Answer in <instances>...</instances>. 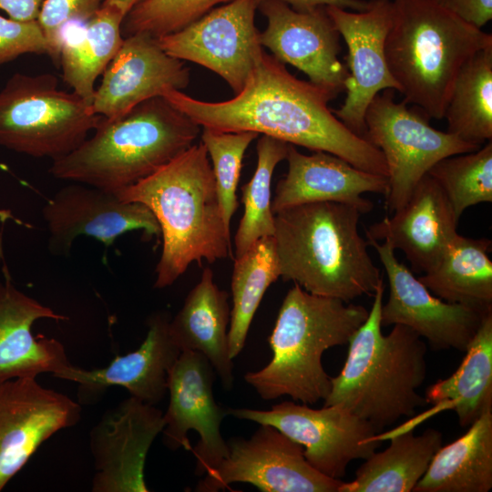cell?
Returning <instances> with one entry per match:
<instances>
[{
    "mask_svg": "<svg viewBox=\"0 0 492 492\" xmlns=\"http://www.w3.org/2000/svg\"><path fill=\"white\" fill-rule=\"evenodd\" d=\"M161 97L200 128L252 131L329 152L362 170L387 177L380 149L349 129L328 107L337 95L298 79L264 50L243 89L229 100L202 101L172 88Z\"/></svg>",
    "mask_w": 492,
    "mask_h": 492,
    "instance_id": "6da1fadb",
    "label": "cell"
},
{
    "mask_svg": "<svg viewBox=\"0 0 492 492\" xmlns=\"http://www.w3.org/2000/svg\"><path fill=\"white\" fill-rule=\"evenodd\" d=\"M116 194L154 214L162 236L154 287L173 284L192 262L213 263L231 255L215 179L202 142Z\"/></svg>",
    "mask_w": 492,
    "mask_h": 492,
    "instance_id": "7a4b0ae2",
    "label": "cell"
},
{
    "mask_svg": "<svg viewBox=\"0 0 492 492\" xmlns=\"http://www.w3.org/2000/svg\"><path fill=\"white\" fill-rule=\"evenodd\" d=\"M354 206L318 201L274 213L280 277L317 295L350 302L374 294L382 279L359 232Z\"/></svg>",
    "mask_w": 492,
    "mask_h": 492,
    "instance_id": "3957f363",
    "label": "cell"
},
{
    "mask_svg": "<svg viewBox=\"0 0 492 492\" xmlns=\"http://www.w3.org/2000/svg\"><path fill=\"white\" fill-rule=\"evenodd\" d=\"M384 286L380 280L364 323L350 338L346 361L331 377L323 405H339L367 421L376 432L427 405L418 394L426 376V344L407 326L382 333Z\"/></svg>",
    "mask_w": 492,
    "mask_h": 492,
    "instance_id": "277c9868",
    "label": "cell"
},
{
    "mask_svg": "<svg viewBox=\"0 0 492 492\" xmlns=\"http://www.w3.org/2000/svg\"><path fill=\"white\" fill-rule=\"evenodd\" d=\"M200 127L163 97L125 115L102 117L91 138L52 161L56 179L116 193L151 175L193 145Z\"/></svg>",
    "mask_w": 492,
    "mask_h": 492,
    "instance_id": "5b68a950",
    "label": "cell"
},
{
    "mask_svg": "<svg viewBox=\"0 0 492 492\" xmlns=\"http://www.w3.org/2000/svg\"><path fill=\"white\" fill-rule=\"evenodd\" d=\"M368 313L363 305L313 294L294 283L269 337L272 360L261 370L248 372L245 382L264 400L284 395L306 405L324 400L331 377L323 367V354L348 343Z\"/></svg>",
    "mask_w": 492,
    "mask_h": 492,
    "instance_id": "8992f818",
    "label": "cell"
},
{
    "mask_svg": "<svg viewBox=\"0 0 492 492\" xmlns=\"http://www.w3.org/2000/svg\"><path fill=\"white\" fill-rule=\"evenodd\" d=\"M384 52L389 70L404 101L428 118H444L462 67L492 46L484 32L435 0H394Z\"/></svg>",
    "mask_w": 492,
    "mask_h": 492,
    "instance_id": "52a82bcc",
    "label": "cell"
},
{
    "mask_svg": "<svg viewBox=\"0 0 492 492\" xmlns=\"http://www.w3.org/2000/svg\"><path fill=\"white\" fill-rule=\"evenodd\" d=\"M101 118L52 74L16 73L0 89V146L34 158L67 155Z\"/></svg>",
    "mask_w": 492,
    "mask_h": 492,
    "instance_id": "ba28073f",
    "label": "cell"
},
{
    "mask_svg": "<svg viewBox=\"0 0 492 492\" xmlns=\"http://www.w3.org/2000/svg\"><path fill=\"white\" fill-rule=\"evenodd\" d=\"M427 118L408 108L405 101L396 102L393 89L378 93L366 109L364 138L384 155L388 179L385 208L390 212L407 201L437 161L481 147L436 129Z\"/></svg>",
    "mask_w": 492,
    "mask_h": 492,
    "instance_id": "9c48e42d",
    "label": "cell"
},
{
    "mask_svg": "<svg viewBox=\"0 0 492 492\" xmlns=\"http://www.w3.org/2000/svg\"><path fill=\"white\" fill-rule=\"evenodd\" d=\"M228 415L269 425L303 447L307 462L323 475L344 477L347 466L366 459L381 446L375 429L365 420L339 405L320 409L282 402L270 410L227 408Z\"/></svg>",
    "mask_w": 492,
    "mask_h": 492,
    "instance_id": "30bf717a",
    "label": "cell"
},
{
    "mask_svg": "<svg viewBox=\"0 0 492 492\" xmlns=\"http://www.w3.org/2000/svg\"><path fill=\"white\" fill-rule=\"evenodd\" d=\"M228 454L195 487L217 492L232 483H249L262 492H338L343 481L328 477L305 459L302 445L269 425L248 439L231 437Z\"/></svg>",
    "mask_w": 492,
    "mask_h": 492,
    "instance_id": "8fae6325",
    "label": "cell"
},
{
    "mask_svg": "<svg viewBox=\"0 0 492 492\" xmlns=\"http://www.w3.org/2000/svg\"><path fill=\"white\" fill-rule=\"evenodd\" d=\"M257 8L255 0H232L156 41L169 56L218 74L236 95L263 51L255 26Z\"/></svg>",
    "mask_w": 492,
    "mask_h": 492,
    "instance_id": "7c38bea8",
    "label": "cell"
},
{
    "mask_svg": "<svg viewBox=\"0 0 492 492\" xmlns=\"http://www.w3.org/2000/svg\"><path fill=\"white\" fill-rule=\"evenodd\" d=\"M215 371L199 352L183 351L169 371V403L163 414V443L195 456V474L203 477L227 456L220 424L228 415L213 396Z\"/></svg>",
    "mask_w": 492,
    "mask_h": 492,
    "instance_id": "4fadbf2b",
    "label": "cell"
},
{
    "mask_svg": "<svg viewBox=\"0 0 492 492\" xmlns=\"http://www.w3.org/2000/svg\"><path fill=\"white\" fill-rule=\"evenodd\" d=\"M325 9L348 49L346 97L333 112L349 129L364 138V116L371 101L383 90H400L384 52L392 20V1L371 0L364 11L337 6H325Z\"/></svg>",
    "mask_w": 492,
    "mask_h": 492,
    "instance_id": "5bb4252c",
    "label": "cell"
},
{
    "mask_svg": "<svg viewBox=\"0 0 492 492\" xmlns=\"http://www.w3.org/2000/svg\"><path fill=\"white\" fill-rule=\"evenodd\" d=\"M367 241L375 249L389 284V297L381 310L382 326L402 324L426 339L435 350L466 352L485 313L435 296L398 261L389 243Z\"/></svg>",
    "mask_w": 492,
    "mask_h": 492,
    "instance_id": "9a60e30c",
    "label": "cell"
},
{
    "mask_svg": "<svg viewBox=\"0 0 492 492\" xmlns=\"http://www.w3.org/2000/svg\"><path fill=\"white\" fill-rule=\"evenodd\" d=\"M163 413L133 396L107 410L89 433L92 492H148L149 450L164 428Z\"/></svg>",
    "mask_w": 492,
    "mask_h": 492,
    "instance_id": "2e32d148",
    "label": "cell"
},
{
    "mask_svg": "<svg viewBox=\"0 0 492 492\" xmlns=\"http://www.w3.org/2000/svg\"><path fill=\"white\" fill-rule=\"evenodd\" d=\"M81 406L36 377L0 383V491L53 435L76 425Z\"/></svg>",
    "mask_w": 492,
    "mask_h": 492,
    "instance_id": "e0dca14e",
    "label": "cell"
},
{
    "mask_svg": "<svg viewBox=\"0 0 492 492\" xmlns=\"http://www.w3.org/2000/svg\"><path fill=\"white\" fill-rule=\"evenodd\" d=\"M42 214L49 232L48 249L55 255L67 254L80 235L106 246L134 230L160 235L159 225L146 205L122 200L116 193L79 182L60 189L46 201Z\"/></svg>",
    "mask_w": 492,
    "mask_h": 492,
    "instance_id": "ac0fdd59",
    "label": "cell"
},
{
    "mask_svg": "<svg viewBox=\"0 0 492 492\" xmlns=\"http://www.w3.org/2000/svg\"><path fill=\"white\" fill-rule=\"evenodd\" d=\"M267 19L260 33L262 46L282 64H290L309 81L338 95L344 91L346 65L338 58L340 33L325 6L297 11L287 4L269 0L258 5Z\"/></svg>",
    "mask_w": 492,
    "mask_h": 492,
    "instance_id": "d6986e66",
    "label": "cell"
},
{
    "mask_svg": "<svg viewBox=\"0 0 492 492\" xmlns=\"http://www.w3.org/2000/svg\"><path fill=\"white\" fill-rule=\"evenodd\" d=\"M169 321L166 313L150 315L140 346L104 368L86 370L69 364L53 376L77 384V402L82 405L96 404L109 387L120 386L130 396L156 405L168 393L169 371L181 353L170 336Z\"/></svg>",
    "mask_w": 492,
    "mask_h": 492,
    "instance_id": "ffe728a7",
    "label": "cell"
},
{
    "mask_svg": "<svg viewBox=\"0 0 492 492\" xmlns=\"http://www.w3.org/2000/svg\"><path fill=\"white\" fill-rule=\"evenodd\" d=\"M102 75L92 110L108 119L119 118L168 89H183L190 82V70L184 63L169 56L147 34L124 37Z\"/></svg>",
    "mask_w": 492,
    "mask_h": 492,
    "instance_id": "44dd1931",
    "label": "cell"
},
{
    "mask_svg": "<svg viewBox=\"0 0 492 492\" xmlns=\"http://www.w3.org/2000/svg\"><path fill=\"white\" fill-rule=\"evenodd\" d=\"M393 213L370 225L366 239L384 241L402 251L413 272L432 270L457 233L459 221L439 184L425 174Z\"/></svg>",
    "mask_w": 492,
    "mask_h": 492,
    "instance_id": "7402d4cb",
    "label": "cell"
},
{
    "mask_svg": "<svg viewBox=\"0 0 492 492\" xmlns=\"http://www.w3.org/2000/svg\"><path fill=\"white\" fill-rule=\"evenodd\" d=\"M285 159L288 170L276 185L272 200L273 213L310 202L334 201L354 206L364 214L370 212L374 204L363 194L385 196L388 191L386 176L362 170L329 152L306 155L289 144Z\"/></svg>",
    "mask_w": 492,
    "mask_h": 492,
    "instance_id": "603a6c76",
    "label": "cell"
},
{
    "mask_svg": "<svg viewBox=\"0 0 492 492\" xmlns=\"http://www.w3.org/2000/svg\"><path fill=\"white\" fill-rule=\"evenodd\" d=\"M40 319H67L0 280V383L21 377L52 374L71 364L63 343L35 337L33 324Z\"/></svg>",
    "mask_w": 492,
    "mask_h": 492,
    "instance_id": "cb8c5ba5",
    "label": "cell"
},
{
    "mask_svg": "<svg viewBox=\"0 0 492 492\" xmlns=\"http://www.w3.org/2000/svg\"><path fill=\"white\" fill-rule=\"evenodd\" d=\"M228 297V292L215 284L211 269L205 268L181 309L169 321V333L181 352L195 351L203 354L223 388L231 390L234 375L229 353Z\"/></svg>",
    "mask_w": 492,
    "mask_h": 492,
    "instance_id": "d4e9b609",
    "label": "cell"
},
{
    "mask_svg": "<svg viewBox=\"0 0 492 492\" xmlns=\"http://www.w3.org/2000/svg\"><path fill=\"white\" fill-rule=\"evenodd\" d=\"M389 446L364 459L352 482H343L338 492H411L442 446V434L427 428L415 436L413 429L375 436Z\"/></svg>",
    "mask_w": 492,
    "mask_h": 492,
    "instance_id": "484cf974",
    "label": "cell"
},
{
    "mask_svg": "<svg viewBox=\"0 0 492 492\" xmlns=\"http://www.w3.org/2000/svg\"><path fill=\"white\" fill-rule=\"evenodd\" d=\"M425 399L435 405L426 412L428 417L454 410L464 427L492 410V312L483 315L460 366L449 377L430 385Z\"/></svg>",
    "mask_w": 492,
    "mask_h": 492,
    "instance_id": "4316f807",
    "label": "cell"
},
{
    "mask_svg": "<svg viewBox=\"0 0 492 492\" xmlns=\"http://www.w3.org/2000/svg\"><path fill=\"white\" fill-rule=\"evenodd\" d=\"M490 248L491 241L487 238L474 239L456 233L437 264L417 278L443 301L483 314L492 312Z\"/></svg>",
    "mask_w": 492,
    "mask_h": 492,
    "instance_id": "83f0119b",
    "label": "cell"
},
{
    "mask_svg": "<svg viewBox=\"0 0 492 492\" xmlns=\"http://www.w3.org/2000/svg\"><path fill=\"white\" fill-rule=\"evenodd\" d=\"M492 488V410L467 432L441 446L415 492H488Z\"/></svg>",
    "mask_w": 492,
    "mask_h": 492,
    "instance_id": "f1b7e54d",
    "label": "cell"
},
{
    "mask_svg": "<svg viewBox=\"0 0 492 492\" xmlns=\"http://www.w3.org/2000/svg\"><path fill=\"white\" fill-rule=\"evenodd\" d=\"M124 16L102 5L77 36L62 37L59 62L64 82L92 108L95 82L118 51Z\"/></svg>",
    "mask_w": 492,
    "mask_h": 492,
    "instance_id": "f546056e",
    "label": "cell"
},
{
    "mask_svg": "<svg viewBox=\"0 0 492 492\" xmlns=\"http://www.w3.org/2000/svg\"><path fill=\"white\" fill-rule=\"evenodd\" d=\"M444 118L447 132L482 146L492 138V46L476 53L454 83Z\"/></svg>",
    "mask_w": 492,
    "mask_h": 492,
    "instance_id": "4dcf8cb0",
    "label": "cell"
},
{
    "mask_svg": "<svg viewBox=\"0 0 492 492\" xmlns=\"http://www.w3.org/2000/svg\"><path fill=\"white\" fill-rule=\"evenodd\" d=\"M280 275L273 236L259 239L244 254L234 258L231 283L233 306L228 331L232 360L245 345L251 321L265 292Z\"/></svg>",
    "mask_w": 492,
    "mask_h": 492,
    "instance_id": "1f68e13d",
    "label": "cell"
},
{
    "mask_svg": "<svg viewBox=\"0 0 492 492\" xmlns=\"http://www.w3.org/2000/svg\"><path fill=\"white\" fill-rule=\"evenodd\" d=\"M288 146L284 141L264 135L257 142L255 172L241 187L244 210L234 236V258L244 254L259 239L274 234L272 178L276 166L286 159Z\"/></svg>",
    "mask_w": 492,
    "mask_h": 492,
    "instance_id": "d6a6232c",
    "label": "cell"
},
{
    "mask_svg": "<svg viewBox=\"0 0 492 492\" xmlns=\"http://www.w3.org/2000/svg\"><path fill=\"white\" fill-rule=\"evenodd\" d=\"M445 192L457 220L469 207L492 202V143L446 157L428 170Z\"/></svg>",
    "mask_w": 492,
    "mask_h": 492,
    "instance_id": "836d02e7",
    "label": "cell"
},
{
    "mask_svg": "<svg viewBox=\"0 0 492 492\" xmlns=\"http://www.w3.org/2000/svg\"><path fill=\"white\" fill-rule=\"evenodd\" d=\"M258 136L252 131L227 132L202 128L201 142L211 160L224 223L230 230L231 220L238 207L236 190L243 156Z\"/></svg>",
    "mask_w": 492,
    "mask_h": 492,
    "instance_id": "e575fe53",
    "label": "cell"
},
{
    "mask_svg": "<svg viewBox=\"0 0 492 492\" xmlns=\"http://www.w3.org/2000/svg\"><path fill=\"white\" fill-rule=\"evenodd\" d=\"M232 0H144L125 16L123 37L147 34L158 38L172 34L200 18L217 5Z\"/></svg>",
    "mask_w": 492,
    "mask_h": 492,
    "instance_id": "d590c367",
    "label": "cell"
},
{
    "mask_svg": "<svg viewBox=\"0 0 492 492\" xmlns=\"http://www.w3.org/2000/svg\"><path fill=\"white\" fill-rule=\"evenodd\" d=\"M105 0H44L37 22L49 47L48 56L56 65L64 30L69 24L87 22L103 5Z\"/></svg>",
    "mask_w": 492,
    "mask_h": 492,
    "instance_id": "8d00e7d4",
    "label": "cell"
},
{
    "mask_svg": "<svg viewBox=\"0 0 492 492\" xmlns=\"http://www.w3.org/2000/svg\"><path fill=\"white\" fill-rule=\"evenodd\" d=\"M49 47L37 22L0 15V65L25 54L47 55Z\"/></svg>",
    "mask_w": 492,
    "mask_h": 492,
    "instance_id": "74e56055",
    "label": "cell"
},
{
    "mask_svg": "<svg viewBox=\"0 0 492 492\" xmlns=\"http://www.w3.org/2000/svg\"><path fill=\"white\" fill-rule=\"evenodd\" d=\"M466 23L482 28L492 19V0H435Z\"/></svg>",
    "mask_w": 492,
    "mask_h": 492,
    "instance_id": "f35d334b",
    "label": "cell"
},
{
    "mask_svg": "<svg viewBox=\"0 0 492 492\" xmlns=\"http://www.w3.org/2000/svg\"><path fill=\"white\" fill-rule=\"evenodd\" d=\"M269 0H255L257 5ZM283 2L297 11H308L322 6H337L353 11H364L369 1L364 0H277Z\"/></svg>",
    "mask_w": 492,
    "mask_h": 492,
    "instance_id": "ab89813d",
    "label": "cell"
},
{
    "mask_svg": "<svg viewBox=\"0 0 492 492\" xmlns=\"http://www.w3.org/2000/svg\"><path fill=\"white\" fill-rule=\"evenodd\" d=\"M44 0H0V10L17 21L37 20Z\"/></svg>",
    "mask_w": 492,
    "mask_h": 492,
    "instance_id": "60d3db41",
    "label": "cell"
},
{
    "mask_svg": "<svg viewBox=\"0 0 492 492\" xmlns=\"http://www.w3.org/2000/svg\"><path fill=\"white\" fill-rule=\"evenodd\" d=\"M142 1L144 0H105L103 5L118 11L125 17L134 6Z\"/></svg>",
    "mask_w": 492,
    "mask_h": 492,
    "instance_id": "b9f144b4",
    "label": "cell"
}]
</instances>
